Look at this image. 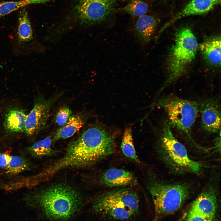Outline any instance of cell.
<instances>
[{"instance_id": "obj_1", "label": "cell", "mask_w": 221, "mask_h": 221, "mask_svg": "<svg viewBox=\"0 0 221 221\" xmlns=\"http://www.w3.org/2000/svg\"><path fill=\"white\" fill-rule=\"evenodd\" d=\"M114 150L113 134L102 126L91 127L71 143L63 156L36 175L37 177L42 182L63 169L91 166L110 155Z\"/></svg>"}, {"instance_id": "obj_2", "label": "cell", "mask_w": 221, "mask_h": 221, "mask_svg": "<svg viewBox=\"0 0 221 221\" xmlns=\"http://www.w3.org/2000/svg\"><path fill=\"white\" fill-rule=\"evenodd\" d=\"M116 0H66L62 15L47 29L43 40L58 41L67 33L103 24L115 10Z\"/></svg>"}, {"instance_id": "obj_3", "label": "cell", "mask_w": 221, "mask_h": 221, "mask_svg": "<svg viewBox=\"0 0 221 221\" xmlns=\"http://www.w3.org/2000/svg\"><path fill=\"white\" fill-rule=\"evenodd\" d=\"M29 206L40 209L50 219L64 221L78 211L82 203L78 192L64 184L51 186L45 189L30 193L25 197Z\"/></svg>"}, {"instance_id": "obj_4", "label": "cell", "mask_w": 221, "mask_h": 221, "mask_svg": "<svg viewBox=\"0 0 221 221\" xmlns=\"http://www.w3.org/2000/svg\"><path fill=\"white\" fill-rule=\"evenodd\" d=\"M139 200L137 194L126 188L107 192L97 198L92 209L96 214L112 220L124 221L138 213Z\"/></svg>"}, {"instance_id": "obj_5", "label": "cell", "mask_w": 221, "mask_h": 221, "mask_svg": "<svg viewBox=\"0 0 221 221\" xmlns=\"http://www.w3.org/2000/svg\"><path fill=\"white\" fill-rule=\"evenodd\" d=\"M198 47L196 37L189 28L183 27L177 32L168 56V76L160 92L185 73L195 58Z\"/></svg>"}, {"instance_id": "obj_6", "label": "cell", "mask_w": 221, "mask_h": 221, "mask_svg": "<svg viewBox=\"0 0 221 221\" xmlns=\"http://www.w3.org/2000/svg\"><path fill=\"white\" fill-rule=\"evenodd\" d=\"M158 151L165 164L177 174H199L204 167L200 162L190 158L185 146L174 136L168 121L164 124L160 136Z\"/></svg>"}, {"instance_id": "obj_7", "label": "cell", "mask_w": 221, "mask_h": 221, "mask_svg": "<svg viewBox=\"0 0 221 221\" xmlns=\"http://www.w3.org/2000/svg\"><path fill=\"white\" fill-rule=\"evenodd\" d=\"M147 187L156 219L179 209L187 198L190 189L189 185L184 183H167L154 178L149 180Z\"/></svg>"}, {"instance_id": "obj_8", "label": "cell", "mask_w": 221, "mask_h": 221, "mask_svg": "<svg viewBox=\"0 0 221 221\" xmlns=\"http://www.w3.org/2000/svg\"><path fill=\"white\" fill-rule=\"evenodd\" d=\"M157 105L167 113V121L170 126L182 132L199 149V146L192 136V130L199 112V104L196 102L169 95L161 98Z\"/></svg>"}, {"instance_id": "obj_9", "label": "cell", "mask_w": 221, "mask_h": 221, "mask_svg": "<svg viewBox=\"0 0 221 221\" xmlns=\"http://www.w3.org/2000/svg\"><path fill=\"white\" fill-rule=\"evenodd\" d=\"M11 52L15 56L36 53L44 54L45 46L39 41L28 13L23 8L19 12L17 25L10 36Z\"/></svg>"}, {"instance_id": "obj_10", "label": "cell", "mask_w": 221, "mask_h": 221, "mask_svg": "<svg viewBox=\"0 0 221 221\" xmlns=\"http://www.w3.org/2000/svg\"><path fill=\"white\" fill-rule=\"evenodd\" d=\"M57 96L48 99L39 98L27 115L25 132L28 136L37 134L46 126L50 109L57 99Z\"/></svg>"}, {"instance_id": "obj_11", "label": "cell", "mask_w": 221, "mask_h": 221, "mask_svg": "<svg viewBox=\"0 0 221 221\" xmlns=\"http://www.w3.org/2000/svg\"><path fill=\"white\" fill-rule=\"evenodd\" d=\"M202 129L210 134L221 130V106L218 98H211L204 100L199 104Z\"/></svg>"}, {"instance_id": "obj_12", "label": "cell", "mask_w": 221, "mask_h": 221, "mask_svg": "<svg viewBox=\"0 0 221 221\" xmlns=\"http://www.w3.org/2000/svg\"><path fill=\"white\" fill-rule=\"evenodd\" d=\"M216 207L215 192L213 188L208 187L204 190L193 201L189 211L214 221Z\"/></svg>"}, {"instance_id": "obj_13", "label": "cell", "mask_w": 221, "mask_h": 221, "mask_svg": "<svg viewBox=\"0 0 221 221\" xmlns=\"http://www.w3.org/2000/svg\"><path fill=\"white\" fill-rule=\"evenodd\" d=\"M221 0H191L184 7L164 25L160 31L165 29L177 20L190 16L207 13L220 4Z\"/></svg>"}, {"instance_id": "obj_14", "label": "cell", "mask_w": 221, "mask_h": 221, "mask_svg": "<svg viewBox=\"0 0 221 221\" xmlns=\"http://www.w3.org/2000/svg\"><path fill=\"white\" fill-rule=\"evenodd\" d=\"M159 22L156 16L145 14L138 17L134 27V33L139 43L146 45L153 36Z\"/></svg>"}, {"instance_id": "obj_15", "label": "cell", "mask_w": 221, "mask_h": 221, "mask_svg": "<svg viewBox=\"0 0 221 221\" xmlns=\"http://www.w3.org/2000/svg\"><path fill=\"white\" fill-rule=\"evenodd\" d=\"M100 182L105 187H113L135 184L136 180L130 172L122 169L112 168L103 174Z\"/></svg>"}, {"instance_id": "obj_16", "label": "cell", "mask_w": 221, "mask_h": 221, "mask_svg": "<svg viewBox=\"0 0 221 221\" xmlns=\"http://www.w3.org/2000/svg\"><path fill=\"white\" fill-rule=\"evenodd\" d=\"M199 48L204 60L207 64L215 67L220 66V36H215L206 39L200 44Z\"/></svg>"}, {"instance_id": "obj_17", "label": "cell", "mask_w": 221, "mask_h": 221, "mask_svg": "<svg viewBox=\"0 0 221 221\" xmlns=\"http://www.w3.org/2000/svg\"><path fill=\"white\" fill-rule=\"evenodd\" d=\"M27 115L25 111L19 109H12L6 113L3 123L4 127L8 133H22L25 131Z\"/></svg>"}, {"instance_id": "obj_18", "label": "cell", "mask_w": 221, "mask_h": 221, "mask_svg": "<svg viewBox=\"0 0 221 221\" xmlns=\"http://www.w3.org/2000/svg\"><path fill=\"white\" fill-rule=\"evenodd\" d=\"M84 124L83 119L80 116L72 115L67 123L55 132L52 142L72 136L83 127Z\"/></svg>"}, {"instance_id": "obj_19", "label": "cell", "mask_w": 221, "mask_h": 221, "mask_svg": "<svg viewBox=\"0 0 221 221\" xmlns=\"http://www.w3.org/2000/svg\"><path fill=\"white\" fill-rule=\"evenodd\" d=\"M52 141L49 137L39 140L28 147L27 152L37 158L54 155L56 152L51 147Z\"/></svg>"}, {"instance_id": "obj_20", "label": "cell", "mask_w": 221, "mask_h": 221, "mask_svg": "<svg viewBox=\"0 0 221 221\" xmlns=\"http://www.w3.org/2000/svg\"><path fill=\"white\" fill-rule=\"evenodd\" d=\"M149 9L144 0H131L126 6L118 8V11L138 17L147 14Z\"/></svg>"}, {"instance_id": "obj_21", "label": "cell", "mask_w": 221, "mask_h": 221, "mask_svg": "<svg viewBox=\"0 0 221 221\" xmlns=\"http://www.w3.org/2000/svg\"><path fill=\"white\" fill-rule=\"evenodd\" d=\"M121 149L123 154L126 157L138 163L140 161L136 153L133 142L131 127L126 128L124 132Z\"/></svg>"}, {"instance_id": "obj_22", "label": "cell", "mask_w": 221, "mask_h": 221, "mask_svg": "<svg viewBox=\"0 0 221 221\" xmlns=\"http://www.w3.org/2000/svg\"><path fill=\"white\" fill-rule=\"evenodd\" d=\"M51 0H21L0 3V17L19 9L31 4H43Z\"/></svg>"}, {"instance_id": "obj_23", "label": "cell", "mask_w": 221, "mask_h": 221, "mask_svg": "<svg viewBox=\"0 0 221 221\" xmlns=\"http://www.w3.org/2000/svg\"><path fill=\"white\" fill-rule=\"evenodd\" d=\"M31 167L27 159L18 156H12L11 160L5 169L7 173L14 175L29 170Z\"/></svg>"}, {"instance_id": "obj_24", "label": "cell", "mask_w": 221, "mask_h": 221, "mask_svg": "<svg viewBox=\"0 0 221 221\" xmlns=\"http://www.w3.org/2000/svg\"><path fill=\"white\" fill-rule=\"evenodd\" d=\"M71 110L68 107H63L60 109L56 115L55 121L59 126H62L68 122L72 116Z\"/></svg>"}, {"instance_id": "obj_25", "label": "cell", "mask_w": 221, "mask_h": 221, "mask_svg": "<svg viewBox=\"0 0 221 221\" xmlns=\"http://www.w3.org/2000/svg\"><path fill=\"white\" fill-rule=\"evenodd\" d=\"M12 156L5 153H0V168L5 169L9 163Z\"/></svg>"}, {"instance_id": "obj_26", "label": "cell", "mask_w": 221, "mask_h": 221, "mask_svg": "<svg viewBox=\"0 0 221 221\" xmlns=\"http://www.w3.org/2000/svg\"><path fill=\"white\" fill-rule=\"evenodd\" d=\"M186 221H213L200 215L189 212Z\"/></svg>"}, {"instance_id": "obj_27", "label": "cell", "mask_w": 221, "mask_h": 221, "mask_svg": "<svg viewBox=\"0 0 221 221\" xmlns=\"http://www.w3.org/2000/svg\"><path fill=\"white\" fill-rule=\"evenodd\" d=\"M116 0V1H128L129 0Z\"/></svg>"}]
</instances>
